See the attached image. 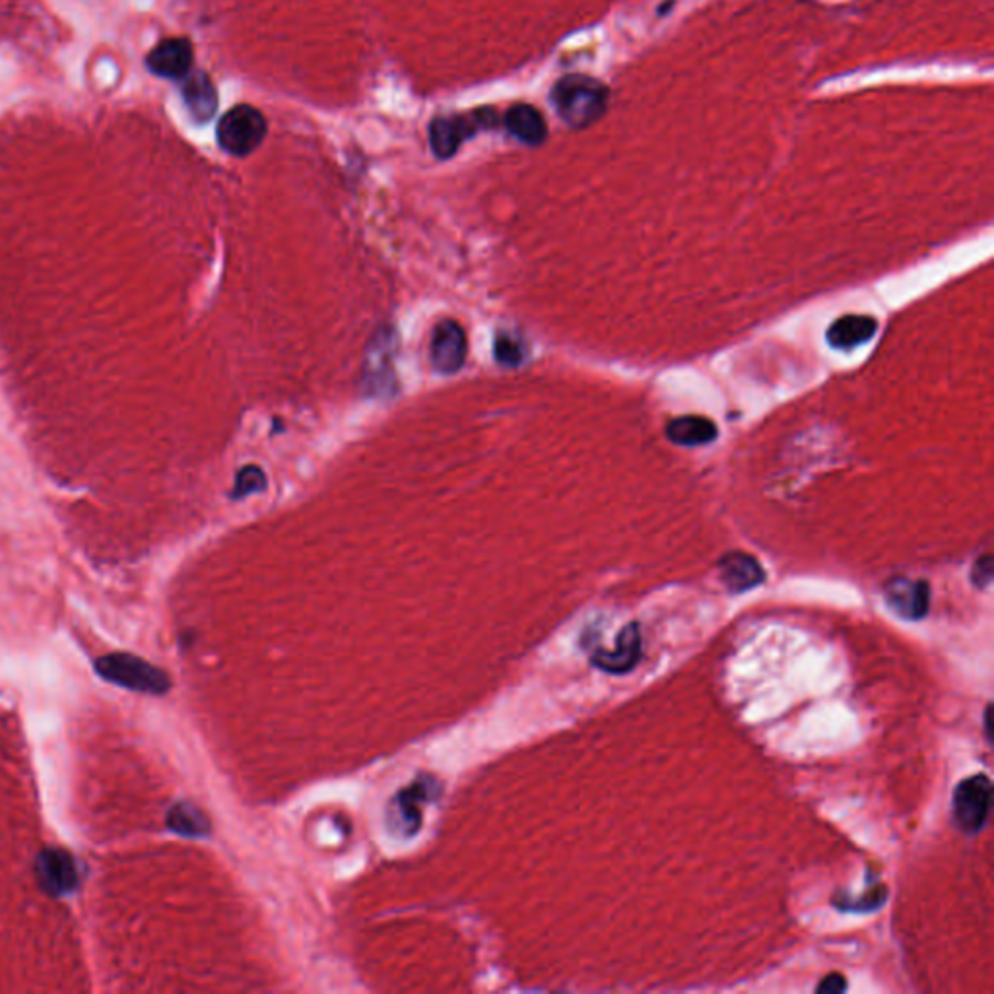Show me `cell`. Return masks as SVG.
<instances>
[{"instance_id": "cell-20", "label": "cell", "mask_w": 994, "mask_h": 994, "mask_svg": "<svg viewBox=\"0 0 994 994\" xmlns=\"http://www.w3.org/2000/svg\"><path fill=\"white\" fill-rule=\"evenodd\" d=\"M266 488H269V480H266L264 470L256 465H247L239 470L238 477H236L231 500H243L251 493L264 492Z\"/></svg>"}, {"instance_id": "cell-13", "label": "cell", "mask_w": 994, "mask_h": 994, "mask_svg": "<svg viewBox=\"0 0 994 994\" xmlns=\"http://www.w3.org/2000/svg\"><path fill=\"white\" fill-rule=\"evenodd\" d=\"M183 99L197 123H206L216 116L218 91L205 73H193L183 78Z\"/></svg>"}, {"instance_id": "cell-16", "label": "cell", "mask_w": 994, "mask_h": 994, "mask_svg": "<svg viewBox=\"0 0 994 994\" xmlns=\"http://www.w3.org/2000/svg\"><path fill=\"white\" fill-rule=\"evenodd\" d=\"M719 429L716 424L703 416H680L668 422L666 436L676 445L696 447V445L711 444L716 439Z\"/></svg>"}, {"instance_id": "cell-22", "label": "cell", "mask_w": 994, "mask_h": 994, "mask_svg": "<svg viewBox=\"0 0 994 994\" xmlns=\"http://www.w3.org/2000/svg\"><path fill=\"white\" fill-rule=\"evenodd\" d=\"M845 991L846 979L843 975H839V973H831V975L823 979L820 985L816 986V993H845Z\"/></svg>"}, {"instance_id": "cell-7", "label": "cell", "mask_w": 994, "mask_h": 994, "mask_svg": "<svg viewBox=\"0 0 994 994\" xmlns=\"http://www.w3.org/2000/svg\"><path fill=\"white\" fill-rule=\"evenodd\" d=\"M469 356V338L459 323L445 319L439 323L429 342V362L437 373L452 375L465 365Z\"/></svg>"}, {"instance_id": "cell-1", "label": "cell", "mask_w": 994, "mask_h": 994, "mask_svg": "<svg viewBox=\"0 0 994 994\" xmlns=\"http://www.w3.org/2000/svg\"><path fill=\"white\" fill-rule=\"evenodd\" d=\"M551 103L564 123L585 129L607 113L609 88L591 76H564L551 88Z\"/></svg>"}, {"instance_id": "cell-18", "label": "cell", "mask_w": 994, "mask_h": 994, "mask_svg": "<svg viewBox=\"0 0 994 994\" xmlns=\"http://www.w3.org/2000/svg\"><path fill=\"white\" fill-rule=\"evenodd\" d=\"M886 899L887 887L876 882L864 892L863 896H849L846 892H838L833 897V905L843 913H872L886 904Z\"/></svg>"}, {"instance_id": "cell-8", "label": "cell", "mask_w": 994, "mask_h": 994, "mask_svg": "<svg viewBox=\"0 0 994 994\" xmlns=\"http://www.w3.org/2000/svg\"><path fill=\"white\" fill-rule=\"evenodd\" d=\"M643 653L642 627L637 622H630L618 633L616 647L612 651L599 649L592 653V666L609 674L632 673L640 665Z\"/></svg>"}, {"instance_id": "cell-21", "label": "cell", "mask_w": 994, "mask_h": 994, "mask_svg": "<svg viewBox=\"0 0 994 994\" xmlns=\"http://www.w3.org/2000/svg\"><path fill=\"white\" fill-rule=\"evenodd\" d=\"M971 581L979 589H985L986 585L993 581V558L988 554L975 561V566L971 569Z\"/></svg>"}, {"instance_id": "cell-2", "label": "cell", "mask_w": 994, "mask_h": 994, "mask_svg": "<svg viewBox=\"0 0 994 994\" xmlns=\"http://www.w3.org/2000/svg\"><path fill=\"white\" fill-rule=\"evenodd\" d=\"M96 670L109 682L123 686L129 690L144 691V693H165L170 690V678L157 666L150 665L146 660L132 657L127 653H116L108 657L98 658Z\"/></svg>"}, {"instance_id": "cell-14", "label": "cell", "mask_w": 994, "mask_h": 994, "mask_svg": "<svg viewBox=\"0 0 994 994\" xmlns=\"http://www.w3.org/2000/svg\"><path fill=\"white\" fill-rule=\"evenodd\" d=\"M878 330V321L869 315H845L828 329V342L838 350H853L869 342Z\"/></svg>"}, {"instance_id": "cell-9", "label": "cell", "mask_w": 994, "mask_h": 994, "mask_svg": "<svg viewBox=\"0 0 994 994\" xmlns=\"http://www.w3.org/2000/svg\"><path fill=\"white\" fill-rule=\"evenodd\" d=\"M886 602L897 616L917 622L929 614L930 587L927 581H911L905 577H894L884 589Z\"/></svg>"}, {"instance_id": "cell-6", "label": "cell", "mask_w": 994, "mask_h": 994, "mask_svg": "<svg viewBox=\"0 0 994 994\" xmlns=\"http://www.w3.org/2000/svg\"><path fill=\"white\" fill-rule=\"evenodd\" d=\"M396 335L391 327H383L368 348V360L363 365V385L368 395H383L395 389Z\"/></svg>"}, {"instance_id": "cell-4", "label": "cell", "mask_w": 994, "mask_h": 994, "mask_svg": "<svg viewBox=\"0 0 994 994\" xmlns=\"http://www.w3.org/2000/svg\"><path fill=\"white\" fill-rule=\"evenodd\" d=\"M991 802H993V783L988 779V775L985 773L971 775L953 790V822L963 833L977 835L988 820Z\"/></svg>"}, {"instance_id": "cell-17", "label": "cell", "mask_w": 994, "mask_h": 994, "mask_svg": "<svg viewBox=\"0 0 994 994\" xmlns=\"http://www.w3.org/2000/svg\"><path fill=\"white\" fill-rule=\"evenodd\" d=\"M167 826L187 838H205L210 831V823L206 820L205 813L189 802L173 806L167 813Z\"/></svg>"}, {"instance_id": "cell-3", "label": "cell", "mask_w": 994, "mask_h": 994, "mask_svg": "<svg viewBox=\"0 0 994 994\" xmlns=\"http://www.w3.org/2000/svg\"><path fill=\"white\" fill-rule=\"evenodd\" d=\"M498 127V113L492 108H482L467 116L437 117L429 127V146L439 160L455 156L465 140L477 132Z\"/></svg>"}, {"instance_id": "cell-15", "label": "cell", "mask_w": 994, "mask_h": 994, "mask_svg": "<svg viewBox=\"0 0 994 994\" xmlns=\"http://www.w3.org/2000/svg\"><path fill=\"white\" fill-rule=\"evenodd\" d=\"M505 129L515 139L525 142V144H531V146L543 144L546 136H548V127H546L543 113L538 109L533 108V106H526V103L513 106L507 111Z\"/></svg>"}, {"instance_id": "cell-19", "label": "cell", "mask_w": 994, "mask_h": 994, "mask_svg": "<svg viewBox=\"0 0 994 994\" xmlns=\"http://www.w3.org/2000/svg\"><path fill=\"white\" fill-rule=\"evenodd\" d=\"M526 348L521 338L511 332H498L493 340V358L503 368H518L525 362Z\"/></svg>"}, {"instance_id": "cell-10", "label": "cell", "mask_w": 994, "mask_h": 994, "mask_svg": "<svg viewBox=\"0 0 994 994\" xmlns=\"http://www.w3.org/2000/svg\"><path fill=\"white\" fill-rule=\"evenodd\" d=\"M37 878L53 896H66L78 886V866L63 849H47L35 863Z\"/></svg>"}, {"instance_id": "cell-11", "label": "cell", "mask_w": 994, "mask_h": 994, "mask_svg": "<svg viewBox=\"0 0 994 994\" xmlns=\"http://www.w3.org/2000/svg\"><path fill=\"white\" fill-rule=\"evenodd\" d=\"M719 579L727 587V591L746 592L756 589L757 585L765 581L764 567L760 566L754 556L746 551H729L717 564Z\"/></svg>"}, {"instance_id": "cell-5", "label": "cell", "mask_w": 994, "mask_h": 994, "mask_svg": "<svg viewBox=\"0 0 994 994\" xmlns=\"http://www.w3.org/2000/svg\"><path fill=\"white\" fill-rule=\"evenodd\" d=\"M266 131V119L259 109L236 106L220 119L216 136L226 152L233 156H247L261 146Z\"/></svg>"}, {"instance_id": "cell-12", "label": "cell", "mask_w": 994, "mask_h": 994, "mask_svg": "<svg viewBox=\"0 0 994 994\" xmlns=\"http://www.w3.org/2000/svg\"><path fill=\"white\" fill-rule=\"evenodd\" d=\"M149 68L157 76L179 80L190 73L193 45L185 37H172L157 43L149 55Z\"/></svg>"}]
</instances>
